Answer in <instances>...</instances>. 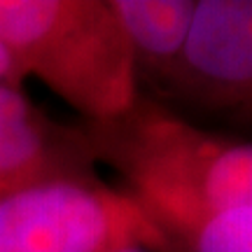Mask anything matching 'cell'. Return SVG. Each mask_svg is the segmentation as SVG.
Listing matches in <instances>:
<instances>
[{
  "mask_svg": "<svg viewBox=\"0 0 252 252\" xmlns=\"http://www.w3.org/2000/svg\"><path fill=\"white\" fill-rule=\"evenodd\" d=\"M84 128L96 166L117 175L163 234L252 208L248 138L208 128L145 96L122 117Z\"/></svg>",
  "mask_w": 252,
  "mask_h": 252,
  "instance_id": "1",
  "label": "cell"
},
{
  "mask_svg": "<svg viewBox=\"0 0 252 252\" xmlns=\"http://www.w3.org/2000/svg\"><path fill=\"white\" fill-rule=\"evenodd\" d=\"M110 252H163L161 248H154V245H145V243H131V245H122L115 248Z\"/></svg>",
  "mask_w": 252,
  "mask_h": 252,
  "instance_id": "9",
  "label": "cell"
},
{
  "mask_svg": "<svg viewBox=\"0 0 252 252\" xmlns=\"http://www.w3.org/2000/svg\"><path fill=\"white\" fill-rule=\"evenodd\" d=\"M126 33L140 96L166 103L182 68L196 0H112Z\"/></svg>",
  "mask_w": 252,
  "mask_h": 252,
  "instance_id": "6",
  "label": "cell"
},
{
  "mask_svg": "<svg viewBox=\"0 0 252 252\" xmlns=\"http://www.w3.org/2000/svg\"><path fill=\"white\" fill-rule=\"evenodd\" d=\"M163 108L252 133V0H196L182 68Z\"/></svg>",
  "mask_w": 252,
  "mask_h": 252,
  "instance_id": "4",
  "label": "cell"
},
{
  "mask_svg": "<svg viewBox=\"0 0 252 252\" xmlns=\"http://www.w3.org/2000/svg\"><path fill=\"white\" fill-rule=\"evenodd\" d=\"M0 45L21 80L35 77L84 124L122 117L140 98L112 0H0Z\"/></svg>",
  "mask_w": 252,
  "mask_h": 252,
  "instance_id": "2",
  "label": "cell"
},
{
  "mask_svg": "<svg viewBox=\"0 0 252 252\" xmlns=\"http://www.w3.org/2000/svg\"><path fill=\"white\" fill-rule=\"evenodd\" d=\"M87 178H98V166L84 124L59 122L24 84L0 82V201Z\"/></svg>",
  "mask_w": 252,
  "mask_h": 252,
  "instance_id": "5",
  "label": "cell"
},
{
  "mask_svg": "<svg viewBox=\"0 0 252 252\" xmlns=\"http://www.w3.org/2000/svg\"><path fill=\"white\" fill-rule=\"evenodd\" d=\"M163 252H252V208L168 231Z\"/></svg>",
  "mask_w": 252,
  "mask_h": 252,
  "instance_id": "7",
  "label": "cell"
},
{
  "mask_svg": "<svg viewBox=\"0 0 252 252\" xmlns=\"http://www.w3.org/2000/svg\"><path fill=\"white\" fill-rule=\"evenodd\" d=\"M0 82H7V84H24L19 70L14 68V63L9 59V54L5 52V47L0 45Z\"/></svg>",
  "mask_w": 252,
  "mask_h": 252,
  "instance_id": "8",
  "label": "cell"
},
{
  "mask_svg": "<svg viewBox=\"0 0 252 252\" xmlns=\"http://www.w3.org/2000/svg\"><path fill=\"white\" fill-rule=\"evenodd\" d=\"M166 236L131 194L100 178L65 180L0 201V252H110Z\"/></svg>",
  "mask_w": 252,
  "mask_h": 252,
  "instance_id": "3",
  "label": "cell"
}]
</instances>
